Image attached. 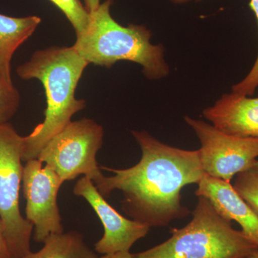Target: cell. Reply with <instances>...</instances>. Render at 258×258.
Listing matches in <instances>:
<instances>
[{
    "instance_id": "1",
    "label": "cell",
    "mask_w": 258,
    "mask_h": 258,
    "mask_svg": "<svg viewBox=\"0 0 258 258\" xmlns=\"http://www.w3.org/2000/svg\"><path fill=\"white\" fill-rule=\"evenodd\" d=\"M142 151L136 165L124 169H101L113 175H104L97 189L104 198L115 190L123 195V211L132 220L149 227H165L191 211L181 204V190L198 184L205 172L198 150L171 147L146 131H132Z\"/></svg>"
},
{
    "instance_id": "2",
    "label": "cell",
    "mask_w": 258,
    "mask_h": 258,
    "mask_svg": "<svg viewBox=\"0 0 258 258\" xmlns=\"http://www.w3.org/2000/svg\"><path fill=\"white\" fill-rule=\"evenodd\" d=\"M89 64L74 47L53 46L34 52L17 74L25 81L37 79L45 88L47 106L43 121L23 137V161L37 159L42 149L86 107L76 90Z\"/></svg>"
},
{
    "instance_id": "3",
    "label": "cell",
    "mask_w": 258,
    "mask_h": 258,
    "mask_svg": "<svg viewBox=\"0 0 258 258\" xmlns=\"http://www.w3.org/2000/svg\"><path fill=\"white\" fill-rule=\"evenodd\" d=\"M113 0H106L90 13L87 28L73 47L88 63L111 69L118 61L139 64L149 80H159L169 74L164 60V47L151 42L152 32L142 25L123 26L111 14Z\"/></svg>"
},
{
    "instance_id": "4",
    "label": "cell",
    "mask_w": 258,
    "mask_h": 258,
    "mask_svg": "<svg viewBox=\"0 0 258 258\" xmlns=\"http://www.w3.org/2000/svg\"><path fill=\"white\" fill-rule=\"evenodd\" d=\"M192 218L171 230L162 243L136 254L137 258H247L258 248L232 221L217 213L208 199L198 197Z\"/></svg>"
},
{
    "instance_id": "5",
    "label": "cell",
    "mask_w": 258,
    "mask_h": 258,
    "mask_svg": "<svg viewBox=\"0 0 258 258\" xmlns=\"http://www.w3.org/2000/svg\"><path fill=\"white\" fill-rule=\"evenodd\" d=\"M23 137L10 123L0 124V218L11 258L30 252L33 226L20 210L24 166Z\"/></svg>"
},
{
    "instance_id": "6",
    "label": "cell",
    "mask_w": 258,
    "mask_h": 258,
    "mask_svg": "<svg viewBox=\"0 0 258 258\" xmlns=\"http://www.w3.org/2000/svg\"><path fill=\"white\" fill-rule=\"evenodd\" d=\"M103 139L104 129L94 120H72L44 147L37 159L64 182L84 175L96 185L104 176L96 159Z\"/></svg>"
},
{
    "instance_id": "7",
    "label": "cell",
    "mask_w": 258,
    "mask_h": 258,
    "mask_svg": "<svg viewBox=\"0 0 258 258\" xmlns=\"http://www.w3.org/2000/svg\"><path fill=\"white\" fill-rule=\"evenodd\" d=\"M185 122L200 142V161L204 172L231 182L258 159V139L229 135L205 120L189 116Z\"/></svg>"
},
{
    "instance_id": "8",
    "label": "cell",
    "mask_w": 258,
    "mask_h": 258,
    "mask_svg": "<svg viewBox=\"0 0 258 258\" xmlns=\"http://www.w3.org/2000/svg\"><path fill=\"white\" fill-rule=\"evenodd\" d=\"M24 166L22 186L26 200V220L33 226V240L43 244L52 235L64 232L57 195L63 180L37 159Z\"/></svg>"
},
{
    "instance_id": "9",
    "label": "cell",
    "mask_w": 258,
    "mask_h": 258,
    "mask_svg": "<svg viewBox=\"0 0 258 258\" xmlns=\"http://www.w3.org/2000/svg\"><path fill=\"white\" fill-rule=\"evenodd\" d=\"M74 194L88 202L103 226V235L94 245L95 251L98 253L130 251L137 241L149 233L150 227L123 217L107 203L92 180L87 176L78 180L74 186Z\"/></svg>"
},
{
    "instance_id": "10",
    "label": "cell",
    "mask_w": 258,
    "mask_h": 258,
    "mask_svg": "<svg viewBox=\"0 0 258 258\" xmlns=\"http://www.w3.org/2000/svg\"><path fill=\"white\" fill-rule=\"evenodd\" d=\"M203 115L223 133L235 137L258 139V97L226 93Z\"/></svg>"
},
{
    "instance_id": "11",
    "label": "cell",
    "mask_w": 258,
    "mask_h": 258,
    "mask_svg": "<svg viewBox=\"0 0 258 258\" xmlns=\"http://www.w3.org/2000/svg\"><path fill=\"white\" fill-rule=\"evenodd\" d=\"M198 185L195 195L208 199L224 218L237 222L241 230L258 247V217L234 189L232 183L205 173Z\"/></svg>"
},
{
    "instance_id": "12",
    "label": "cell",
    "mask_w": 258,
    "mask_h": 258,
    "mask_svg": "<svg viewBox=\"0 0 258 258\" xmlns=\"http://www.w3.org/2000/svg\"><path fill=\"white\" fill-rule=\"evenodd\" d=\"M41 23L37 16L13 18L0 14V72L13 81L11 62L17 50L33 35Z\"/></svg>"
},
{
    "instance_id": "13",
    "label": "cell",
    "mask_w": 258,
    "mask_h": 258,
    "mask_svg": "<svg viewBox=\"0 0 258 258\" xmlns=\"http://www.w3.org/2000/svg\"><path fill=\"white\" fill-rule=\"evenodd\" d=\"M86 243L84 236L77 231H70L49 236L37 252L25 254L23 258H98Z\"/></svg>"
},
{
    "instance_id": "14",
    "label": "cell",
    "mask_w": 258,
    "mask_h": 258,
    "mask_svg": "<svg viewBox=\"0 0 258 258\" xmlns=\"http://www.w3.org/2000/svg\"><path fill=\"white\" fill-rule=\"evenodd\" d=\"M232 186L258 217V159L235 176Z\"/></svg>"
},
{
    "instance_id": "15",
    "label": "cell",
    "mask_w": 258,
    "mask_h": 258,
    "mask_svg": "<svg viewBox=\"0 0 258 258\" xmlns=\"http://www.w3.org/2000/svg\"><path fill=\"white\" fill-rule=\"evenodd\" d=\"M20 105V95L13 81L0 72V124L9 123Z\"/></svg>"
},
{
    "instance_id": "16",
    "label": "cell",
    "mask_w": 258,
    "mask_h": 258,
    "mask_svg": "<svg viewBox=\"0 0 258 258\" xmlns=\"http://www.w3.org/2000/svg\"><path fill=\"white\" fill-rule=\"evenodd\" d=\"M61 10L72 25L76 35L82 33L89 23L90 14L81 0H50Z\"/></svg>"
},
{
    "instance_id": "17",
    "label": "cell",
    "mask_w": 258,
    "mask_h": 258,
    "mask_svg": "<svg viewBox=\"0 0 258 258\" xmlns=\"http://www.w3.org/2000/svg\"><path fill=\"white\" fill-rule=\"evenodd\" d=\"M249 8L253 12L258 24V0H250ZM258 87V55L252 69L243 80L234 85L232 87V92L242 96H251L254 94Z\"/></svg>"
},
{
    "instance_id": "18",
    "label": "cell",
    "mask_w": 258,
    "mask_h": 258,
    "mask_svg": "<svg viewBox=\"0 0 258 258\" xmlns=\"http://www.w3.org/2000/svg\"><path fill=\"white\" fill-rule=\"evenodd\" d=\"M0 258H11L5 237L4 225L1 218H0Z\"/></svg>"
},
{
    "instance_id": "19",
    "label": "cell",
    "mask_w": 258,
    "mask_h": 258,
    "mask_svg": "<svg viewBox=\"0 0 258 258\" xmlns=\"http://www.w3.org/2000/svg\"><path fill=\"white\" fill-rule=\"evenodd\" d=\"M98 258H137L136 254L131 253L130 251H121L113 253L103 254Z\"/></svg>"
},
{
    "instance_id": "20",
    "label": "cell",
    "mask_w": 258,
    "mask_h": 258,
    "mask_svg": "<svg viewBox=\"0 0 258 258\" xmlns=\"http://www.w3.org/2000/svg\"><path fill=\"white\" fill-rule=\"evenodd\" d=\"M100 5H101V0H84L85 8L89 14L98 9Z\"/></svg>"
},
{
    "instance_id": "21",
    "label": "cell",
    "mask_w": 258,
    "mask_h": 258,
    "mask_svg": "<svg viewBox=\"0 0 258 258\" xmlns=\"http://www.w3.org/2000/svg\"><path fill=\"white\" fill-rule=\"evenodd\" d=\"M174 4L181 5L191 1H200V0H171Z\"/></svg>"
},
{
    "instance_id": "22",
    "label": "cell",
    "mask_w": 258,
    "mask_h": 258,
    "mask_svg": "<svg viewBox=\"0 0 258 258\" xmlns=\"http://www.w3.org/2000/svg\"><path fill=\"white\" fill-rule=\"evenodd\" d=\"M247 258H258V248L253 251Z\"/></svg>"
}]
</instances>
